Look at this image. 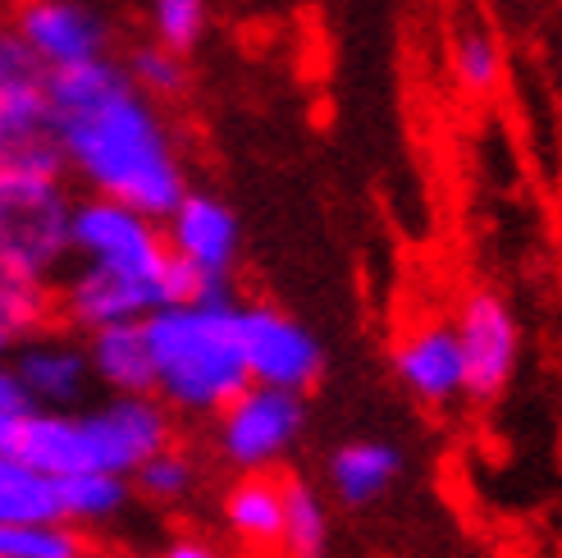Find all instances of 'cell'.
Listing matches in <instances>:
<instances>
[{"instance_id": "6da1fadb", "label": "cell", "mask_w": 562, "mask_h": 558, "mask_svg": "<svg viewBox=\"0 0 562 558\" xmlns=\"http://www.w3.org/2000/svg\"><path fill=\"white\" fill-rule=\"evenodd\" d=\"M50 97V143L65 160V175L88 188V198H105L165 220L188 183L179 143L156 101L124 78L120 60L78 65L46 74Z\"/></svg>"}, {"instance_id": "7a4b0ae2", "label": "cell", "mask_w": 562, "mask_h": 558, "mask_svg": "<svg viewBox=\"0 0 562 558\" xmlns=\"http://www.w3.org/2000/svg\"><path fill=\"white\" fill-rule=\"evenodd\" d=\"M179 439V422L156 394H105L74 412H23L14 454L46 477L65 481L78 471H133Z\"/></svg>"}, {"instance_id": "3957f363", "label": "cell", "mask_w": 562, "mask_h": 558, "mask_svg": "<svg viewBox=\"0 0 562 558\" xmlns=\"http://www.w3.org/2000/svg\"><path fill=\"white\" fill-rule=\"evenodd\" d=\"M151 348V394L175 422H215L247 380L238 348V302H170L143 321Z\"/></svg>"}, {"instance_id": "277c9868", "label": "cell", "mask_w": 562, "mask_h": 558, "mask_svg": "<svg viewBox=\"0 0 562 558\" xmlns=\"http://www.w3.org/2000/svg\"><path fill=\"white\" fill-rule=\"evenodd\" d=\"M65 179L69 175L55 143L0 165V261L50 279V284L69 266L74 198Z\"/></svg>"}, {"instance_id": "5b68a950", "label": "cell", "mask_w": 562, "mask_h": 558, "mask_svg": "<svg viewBox=\"0 0 562 558\" xmlns=\"http://www.w3.org/2000/svg\"><path fill=\"white\" fill-rule=\"evenodd\" d=\"M306 422H312L306 394L247 384L211 422V449L234 477H274L302 444Z\"/></svg>"}, {"instance_id": "8992f818", "label": "cell", "mask_w": 562, "mask_h": 558, "mask_svg": "<svg viewBox=\"0 0 562 558\" xmlns=\"http://www.w3.org/2000/svg\"><path fill=\"white\" fill-rule=\"evenodd\" d=\"M69 261L82 266H105L133 279L165 289L170 275V247H165L160 220H147L143 211L105 202V198H74L69 215ZM170 302V289H165Z\"/></svg>"}, {"instance_id": "52a82bcc", "label": "cell", "mask_w": 562, "mask_h": 558, "mask_svg": "<svg viewBox=\"0 0 562 558\" xmlns=\"http://www.w3.org/2000/svg\"><path fill=\"white\" fill-rule=\"evenodd\" d=\"M160 230L170 257L183 270H192V279L202 284V302H234V266H238L243 230L229 202L215 198V192L188 188L183 202L160 220Z\"/></svg>"}, {"instance_id": "ba28073f", "label": "cell", "mask_w": 562, "mask_h": 558, "mask_svg": "<svg viewBox=\"0 0 562 558\" xmlns=\"http://www.w3.org/2000/svg\"><path fill=\"white\" fill-rule=\"evenodd\" d=\"M238 348L251 384L306 394L325 376V348L312 330L284 306L270 302H238Z\"/></svg>"}, {"instance_id": "9c48e42d", "label": "cell", "mask_w": 562, "mask_h": 558, "mask_svg": "<svg viewBox=\"0 0 562 558\" xmlns=\"http://www.w3.org/2000/svg\"><path fill=\"white\" fill-rule=\"evenodd\" d=\"M448 325H453L462 348L467 399L494 403L521 367V321L513 312V302L498 289H471Z\"/></svg>"}, {"instance_id": "30bf717a", "label": "cell", "mask_w": 562, "mask_h": 558, "mask_svg": "<svg viewBox=\"0 0 562 558\" xmlns=\"http://www.w3.org/2000/svg\"><path fill=\"white\" fill-rule=\"evenodd\" d=\"M160 306H170L160 284H147V279H133L105 266L74 261L60 275V284H55V321L69 334H78V339L110 325H143Z\"/></svg>"}, {"instance_id": "8fae6325", "label": "cell", "mask_w": 562, "mask_h": 558, "mask_svg": "<svg viewBox=\"0 0 562 558\" xmlns=\"http://www.w3.org/2000/svg\"><path fill=\"white\" fill-rule=\"evenodd\" d=\"M10 27L46 74L110 60V23L92 0H19Z\"/></svg>"}, {"instance_id": "7c38bea8", "label": "cell", "mask_w": 562, "mask_h": 558, "mask_svg": "<svg viewBox=\"0 0 562 558\" xmlns=\"http://www.w3.org/2000/svg\"><path fill=\"white\" fill-rule=\"evenodd\" d=\"M5 367L19 384V399L27 412H74L92 394L88 348L69 330H46L10 348Z\"/></svg>"}, {"instance_id": "4fadbf2b", "label": "cell", "mask_w": 562, "mask_h": 558, "mask_svg": "<svg viewBox=\"0 0 562 558\" xmlns=\"http://www.w3.org/2000/svg\"><path fill=\"white\" fill-rule=\"evenodd\" d=\"M50 143L46 69L27 55L19 33L0 23V165Z\"/></svg>"}, {"instance_id": "5bb4252c", "label": "cell", "mask_w": 562, "mask_h": 558, "mask_svg": "<svg viewBox=\"0 0 562 558\" xmlns=\"http://www.w3.org/2000/svg\"><path fill=\"white\" fill-rule=\"evenodd\" d=\"M393 376L416 403L426 408H453L467 399V376H462V348L448 321H420L407 325L393 344Z\"/></svg>"}, {"instance_id": "9a60e30c", "label": "cell", "mask_w": 562, "mask_h": 558, "mask_svg": "<svg viewBox=\"0 0 562 558\" xmlns=\"http://www.w3.org/2000/svg\"><path fill=\"white\" fill-rule=\"evenodd\" d=\"M398 477H403V449L389 439H375V435L344 439L339 449L325 458L329 499L344 509H375L380 499L398 486Z\"/></svg>"}, {"instance_id": "2e32d148", "label": "cell", "mask_w": 562, "mask_h": 558, "mask_svg": "<svg viewBox=\"0 0 562 558\" xmlns=\"http://www.w3.org/2000/svg\"><path fill=\"white\" fill-rule=\"evenodd\" d=\"M220 526L234 545L270 554L284 540V481L279 477H234L220 494Z\"/></svg>"}, {"instance_id": "e0dca14e", "label": "cell", "mask_w": 562, "mask_h": 558, "mask_svg": "<svg viewBox=\"0 0 562 558\" xmlns=\"http://www.w3.org/2000/svg\"><path fill=\"white\" fill-rule=\"evenodd\" d=\"M92 384L105 394H151V348L143 325H110L82 339Z\"/></svg>"}, {"instance_id": "ac0fdd59", "label": "cell", "mask_w": 562, "mask_h": 558, "mask_svg": "<svg viewBox=\"0 0 562 558\" xmlns=\"http://www.w3.org/2000/svg\"><path fill=\"white\" fill-rule=\"evenodd\" d=\"M133 509V481L110 477V471H78L60 481V522L74 526L78 536L105 532L124 522Z\"/></svg>"}, {"instance_id": "d6986e66", "label": "cell", "mask_w": 562, "mask_h": 558, "mask_svg": "<svg viewBox=\"0 0 562 558\" xmlns=\"http://www.w3.org/2000/svg\"><path fill=\"white\" fill-rule=\"evenodd\" d=\"M60 522V481L23 462L0 458V526H50Z\"/></svg>"}, {"instance_id": "ffe728a7", "label": "cell", "mask_w": 562, "mask_h": 558, "mask_svg": "<svg viewBox=\"0 0 562 558\" xmlns=\"http://www.w3.org/2000/svg\"><path fill=\"white\" fill-rule=\"evenodd\" d=\"M46 330H55V284L0 261V334L23 344Z\"/></svg>"}, {"instance_id": "44dd1931", "label": "cell", "mask_w": 562, "mask_h": 558, "mask_svg": "<svg viewBox=\"0 0 562 558\" xmlns=\"http://www.w3.org/2000/svg\"><path fill=\"white\" fill-rule=\"evenodd\" d=\"M329 549H334L329 499L306 481H284V540H279V554L284 558H329Z\"/></svg>"}, {"instance_id": "7402d4cb", "label": "cell", "mask_w": 562, "mask_h": 558, "mask_svg": "<svg viewBox=\"0 0 562 558\" xmlns=\"http://www.w3.org/2000/svg\"><path fill=\"white\" fill-rule=\"evenodd\" d=\"M196 486H202V462H196V454L183 449L179 439L133 471V499L156 504V509L188 504V499L196 494Z\"/></svg>"}, {"instance_id": "603a6c76", "label": "cell", "mask_w": 562, "mask_h": 558, "mask_svg": "<svg viewBox=\"0 0 562 558\" xmlns=\"http://www.w3.org/2000/svg\"><path fill=\"white\" fill-rule=\"evenodd\" d=\"M124 78L133 82L137 92H143L147 101H179L188 92V55L170 51V46H160L156 37L151 42H137L124 51V60H120Z\"/></svg>"}, {"instance_id": "cb8c5ba5", "label": "cell", "mask_w": 562, "mask_h": 558, "mask_svg": "<svg viewBox=\"0 0 562 558\" xmlns=\"http://www.w3.org/2000/svg\"><path fill=\"white\" fill-rule=\"evenodd\" d=\"M448 60H453V82L471 97H490L503 82V51L490 27H462Z\"/></svg>"}, {"instance_id": "d4e9b609", "label": "cell", "mask_w": 562, "mask_h": 558, "mask_svg": "<svg viewBox=\"0 0 562 558\" xmlns=\"http://www.w3.org/2000/svg\"><path fill=\"white\" fill-rule=\"evenodd\" d=\"M0 558H92V545L65 522L0 526Z\"/></svg>"}, {"instance_id": "484cf974", "label": "cell", "mask_w": 562, "mask_h": 558, "mask_svg": "<svg viewBox=\"0 0 562 558\" xmlns=\"http://www.w3.org/2000/svg\"><path fill=\"white\" fill-rule=\"evenodd\" d=\"M206 19H211V0H151L156 42L179 55H188L206 37Z\"/></svg>"}, {"instance_id": "4316f807", "label": "cell", "mask_w": 562, "mask_h": 558, "mask_svg": "<svg viewBox=\"0 0 562 558\" xmlns=\"http://www.w3.org/2000/svg\"><path fill=\"white\" fill-rule=\"evenodd\" d=\"M156 558H229V554L220 549V540H211L202 532H179V536H170L160 545Z\"/></svg>"}, {"instance_id": "83f0119b", "label": "cell", "mask_w": 562, "mask_h": 558, "mask_svg": "<svg viewBox=\"0 0 562 558\" xmlns=\"http://www.w3.org/2000/svg\"><path fill=\"white\" fill-rule=\"evenodd\" d=\"M19 422H23V412H5V408H0V458H10V454H14V444H19Z\"/></svg>"}, {"instance_id": "f1b7e54d", "label": "cell", "mask_w": 562, "mask_h": 558, "mask_svg": "<svg viewBox=\"0 0 562 558\" xmlns=\"http://www.w3.org/2000/svg\"><path fill=\"white\" fill-rule=\"evenodd\" d=\"M0 408H5V412H27L23 399H19V384H14V376H10L5 361H0Z\"/></svg>"}, {"instance_id": "f546056e", "label": "cell", "mask_w": 562, "mask_h": 558, "mask_svg": "<svg viewBox=\"0 0 562 558\" xmlns=\"http://www.w3.org/2000/svg\"><path fill=\"white\" fill-rule=\"evenodd\" d=\"M10 348H14V344L5 339V334H0V361H5V357H10Z\"/></svg>"}, {"instance_id": "4dcf8cb0", "label": "cell", "mask_w": 562, "mask_h": 558, "mask_svg": "<svg viewBox=\"0 0 562 558\" xmlns=\"http://www.w3.org/2000/svg\"><path fill=\"white\" fill-rule=\"evenodd\" d=\"M92 558H143V554H92Z\"/></svg>"}]
</instances>
